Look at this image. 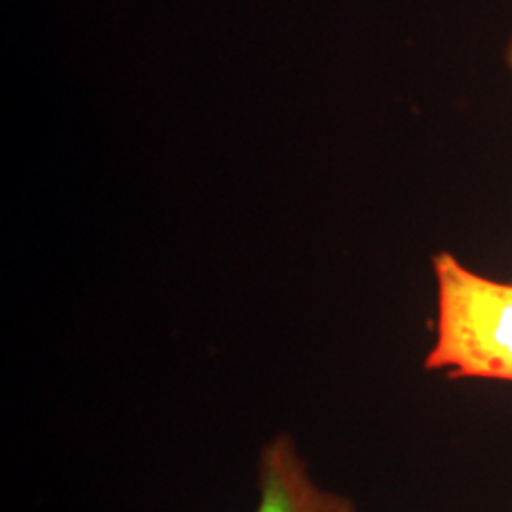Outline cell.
Returning a JSON list of instances; mask_svg holds the SVG:
<instances>
[{
	"label": "cell",
	"instance_id": "cell-1",
	"mask_svg": "<svg viewBox=\"0 0 512 512\" xmlns=\"http://www.w3.org/2000/svg\"><path fill=\"white\" fill-rule=\"evenodd\" d=\"M435 342L423 366L448 378L512 384V283L476 274L452 253L433 256Z\"/></svg>",
	"mask_w": 512,
	"mask_h": 512
},
{
	"label": "cell",
	"instance_id": "cell-3",
	"mask_svg": "<svg viewBox=\"0 0 512 512\" xmlns=\"http://www.w3.org/2000/svg\"><path fill=\"white\" fill-rule=\"evenodd\" d=\"M505 63H507V69L512 74V35L507 40V48H505Z\"/></svg>",
	"mask_w": 512,
	"mask_h": 512
},
{
	"label": "cell",
	"instance_id": "cell-2",
	"mask_svg": "<svg viewBox=\"0 0 512 512\" xmlns=\"http://www.w3.org/2000/svg\"><path fill=\"white\" fill-rule=\"evenodd\" d=\"M258 501L253 512H357L346 495L321 486L289 433L268 440L256 461Z\"/></svg>",
	"mask_w": 512,
	"mask_h": 512
}]
</instances>
